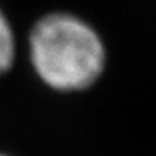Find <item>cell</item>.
<instances>
[{"label": "cell", "mask_w": 156, "mask_h": 156, "mask_svg": "<svg viewBox=\"0 0 156 156\" xmlns=\"http://www.w3.org/2000/svg\"><path fill=\"white\" fill-rule=\"evenodd\" d=\"M30 51L36 73L58 90L90 87L103 73L106 60L99 36L68 14L43 17L32 32Z\"/></svg>", "instance_id": "1"}, {"label": "cell", "mask_w": 156, "mask_h": 156, "mask_svg": "<svg viewBox=\"0 0 156 156\" xmlns=\"http://www.w3.org/2000/svg\"><path fill=\"white\" fill-rule=\"evenodd\" d=\"M13 57H14L13 33L5 16L0 13V73L6 71L11 66Z\"/></svg>", "instance_id": "2"}, {"label": "cell", "mask_w": 156, "mask_h": 156, "mask_svg": "<svg viewBox=\"0 0 156 156\" xmlns=\"http://www.w3.org/2000/svg\"><path fill=\"white\" fill-rule=\"evenodd\" d=\"M0 156H5V154H0Z\"/></svg>", "instance_id": "3"}]
</instances>
